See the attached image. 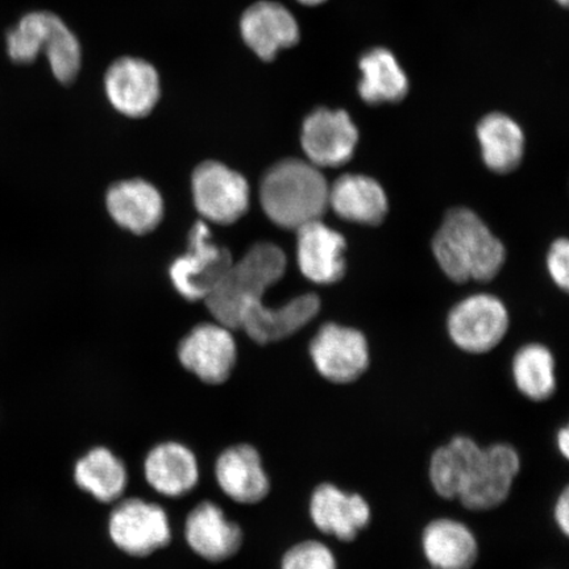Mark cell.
Returning <instances> with one entry per match:
<instances>
[{
  "instance_id": "21",
  "label": "cell",
  "mask_w": 569,
  "mask_h": 569,
  "mask_svg": "<svg viewBox=\"0 0 569 569\" xmlns=\"http://www.w3.org/2000/svg\"><path fill=\"white\" fill-rule=\"evenodd\" d=\"M329 206L348 222L377 226L388 213V198L381 184L360 174H346L333 182Z\"/></svg>"
},
{
  "instance_id": "28",
  "label": "cell",
  "mask_w": 569,
  "mask_h": 569,
  "mask_svg": "<svg viewBox=\"0 0 569 569\" xmlns=\"http://www.w3.org/2000/svg\"><path fill=\"white\" fill-rule=\"evenodd\" d=\"M517 390L532 402L549 401L557 391L555 359L549 348L532 343L521 348L511 362Z\"/></svg>"
},
{
  "instance_id": "12",
  "label": "cell",
  "mask_w": 569,
  "mask_h": 569,
  "mask_svg": "<svg viewBox=\"0 0 569 569\" xmlns=\"http://www.w3.org/2000/svg\"><path fill=\"white\" fill-rule=\"evenodd\" d=\"M309 515L311 522L325 536L348 543L371 523L372 509L361 495L323 482L312 490Z\"/></svg>"
},
{
  "instance_id": "27",
  "label": "cell",
  "mask_w": 569,
  "mask_h": 569,
  "mask_svg": "<svg viewBox=\"0 0 569 569\" xmlns=\"http://www.w3.org/2000/svg\"><path fill=\"white\" fill-rule=\"evenodd\" d=\"M482 159L496 173H509L523 158L525 137L513 119L503 113H490L478 126Z\"/></svg>"
},
{
  "instance_id": "31",
  "label": "cell",
  "mask_w": 569,
  "mask_h": 569,
  "mask_svg": "<svg viewBox=\"0 0 569 569\" xmlns=\"http://www.w3.org/2000/svg\"><path fill=\"white\" fill-rule=\"evenodd\" d=\"M553 521L558 529L568 537L569 533V489L561 490L553 505Z\"/></svg>"
},
{
  "instance_id": "14",
  "label": "cell",
  "mask_w": 569,
  "mask_h": 569,
  "mask_svg": "<svg viewBox=\"0 0 569 569\" xmlns=\"http://www.w3.org/2000/svg\"><path fill=\"white\" fill-rule=\"evenodd\" d=\"M358 141V128L343 110L318 109L305 119L302 148L317 168L345 166L352 159Z\"/></svg>"
},
{
  "instance_id": "15",
  "label": "cell",
  "mask_w": 569,
  "mask_h": 569,
  "mask_svg": "<svg viewBox=\"0 0 569 569\" xmlns=\"http://www.w3.org/2000/svg\"><path fill=\"white\" fill-rule=\"evenodd\" d=\"M240 34L260 60L269 62L281 49L298 44L300 26L287 7L273 0H260L241 16Z\"/></svg>"
},
{
  "instance_id": "30",
  "label": "cell",
  "mask_w": 569,
  "mask_h": 569,
  "mask_svg": "<svg viewBox=\"0 0 569 569\" xmlns=\"http://www.w3.org/2000/svg\"><path fill=\"white\" fill-rule=\"evenodd\" d=\"M547 267L555 283L563 290L569 287V243L567 239H559L552 244Z\"/></svg>"
},
{
  "instance_id": "18",
  "label": "cell",
  "mask_w": 569,
  "mask_h": 569,
  "mask_svg": "<svg viewBox=\"0 0 569 569\" xmlns=\"http://www.w3.org/2000/svg\"><path fill=\"white\" fill-rule=\"evenodd\" d=\"M218 486L238 503H259L269 495L270 480L260 453L251 445L227 448L216 462Z\"/></svg>"
},
{
  "instance_id": "33",
  "label": "cell",
  "mask_w": 569,
  "mask_h": 569,
  "mask_svg": "<svg viewBox=\"0 0 569 569\" xmlns=\"http://www.w3.org/2000/svg\"><path fill=\"white\" fill-rule=\"evenodd\" d=\"M298 2L305 6H318L320 3L326 2V0H298Z\"/></svg>"
},
{
  "instance_id": "11",
  "label": "cell",
  "mask_w": 569,
  "mask_h": 569,
  "mask_svg": "<svg viewBox=\"0 0 569 569\" xmlns=\"http://www.w3.org/2000/svg\"><path fill=\"white\" fill-rule=\"evenodd\" d=\"M178 358L187 371L209 386H222L237 365V343L222 325L197 326L180 343Z\"/></svg>"
},
{
  "instance_id": "19",
  "label": "cell",
  "mask_w": 569,
  "mask_h": 569,
  "mask_svg": "<svg viewBox=\"0 0 569 569\" xmlns=\"http://www.w3.org/2000/svg\"><path fill=\"white\" fill-rule=\"evenodd\" d=\"M298 234V264L312 282H338L346 272L343 258L346 240L320 220L300 227Z\"/></svg>"
},
{
  "instance_id": "20",
  "label": "cell",
  "mask_w": 569,
  "mask_h": 569,
  "mask_svg": "<svg viewBox=\"0 0 569 569\" xmlns=\"http://www.w3.org/2000/svg\"><path fill=\"white\" fill-rule=\"evenodd\" d=\"M422 551L432 569H472L480 547L475 532L459 519L440 517L426 525Z\"/></svg>"
},
{
  "instance_id": "32",
  "label": "cell",
  "mask_w": 569,
  "mask_h": 569,
  "mask_svg": "<svg viewBox=\"0 0 569 569\" xmlns=\"http://www.w3.org/2000/svg\"><path fill=\"white\" fill-rule=\"evenodd\" d=\"M555 443H557L558 451L565 459L569 458V429L567 426L561 427L559 431L557 432V440H555Z\"/></svg>"
},
{
  "instance_id": "23",
  "label": "cell",
  "mask_w": 569,
  "mask_h": 569,
  "mask_svg": "<svg viewBox=\"0 0 569 569\" xmlns=\"http://www.w3.org/2000/svg\"><path fill=\"white\" fill-rule=\"evenodd\" d=\"M107 209L123 229L142 234L160 224L163 203L159 190L151 183L131 180L113 184L107 194Z\"/></svg>"
},
{
  "instance_id": "6",
  "label": "cell",
  "mask_w": 569,
  "mask_h": 569,
  "mask_svg": "<svg viewBox=\"0 0 569 569\" xmlns=\"http://www.w3.org/2000/svg\"><path fill=\"white\" fill-rule=\"evenodd\" d=\"M229 249L212 243L209 227L198 222L190 232L187 254L170 268V277L181 296L189 301L206 300L232 266Z\"/></svg>"
},
{
  "instance_id": "8",
  "label": "cell",
  "mask_w": 569,
  "mask_h": 569,
  "mask_svg": "<svg viewBox=\"0 0 569 569\" xmlns=\"http://www.w3.org/2000/svg\"><path fill=\"white\" fill-rule=\"evenodd\" d=\"M310 356L317 372L337 386L358 381L371 362L365 333L336 323H327L317 332Z\"/></svg>"
},
{
  "instance_id": "1",
  "label": "cell",
  "mask_w": 569,
  "mask_h": 569,
  "mask_svg": "<svg viewBox=\"0 0 569 569\" xmlns=\"http://www.w3.org/2000/svg\"><path fill=\"white\" fill-rule=\"evenodd\" d=\"M440 268L455 282L495 279L505 261V248L471 210L447 213L432 241Z\"/></svg>"
},
{
  "instance_id": "2",
  "label": "cell",
  "mask_w": 569,
  "mask_h": 569,
  "mask_svg": "<svg viewBox=\"0 0 569 569\" xmlns=\"http://www.w3.org/2000/svg\"><path fill=\"white\" fill-rule=\"evenodd\" d=\"M329 191L319 168L289 159L276 163L262 178L260 202L273 223L298 230L323 217L329 208Z\"/></svg>"
},
{
  "instance_id": "17",
  "label": "cell",
  "mask_w": 569,
  "mask_h": 569,
  "mask_svg": "<svg viewBox=\"0 0 569 569\" xmlns=\"http://www.w3.org/2000/svg\"><path fill=\"white\" fill-rule=\"evenodd\" d=\"M319 310L320 301L316 295L297 297L279 309L259 301L247 306L239 329H243L256 343H274L295 336L317 317Z\"/></svg>"
},
{
  "instance_id": "5",
  "label": "cell",
  "mask_w": 569,
  "mask_h": 569,
  "mask_svg": "<svg viewBox=\"0 0 569 569\" xmlns=\"http://www.w3.org/2000/svg\"><path fill=\"white\" fill-rule=\"evenodd\" d=\"M521 457L509 443L482 447L458 501L468 510H493L508 500L521 472Z\"/></svg>"
},
{
  "instance_id": "13",
  "label": "cell",
  "mask_w": 569,
  "mask_h": 569,
  "mask_svg": "<svg viewBox=\"0 0 569 569\" xmlns=\"http://www.w3.org/2000/svg\"><path fill=\"white\" fill-rule=\"evenodd\" d=\"M104 89L113 109L126 117L142 118L159 102L160 76L151 62L122 57L107 69Z\"/></svg>"
},
{
  "instance_id": "9",
  "label": "cell",
  "mask_w": 569,
  "mask_h": 569,
  "mask_svg": "<svg viewBox=\"0 0 569 569\" xmlns=\"http://www.w3.org/2000/svg\"><path fill=\"white\" fill-rule=\"evenodd\" d=\"M447 329L453 345L461 351L487 353L507 336L508 311L493 296H472L455 306L448 317Z\"/></svg>"
},
{
  "instance_id": "4",
  "label": "cell",
  "mask_w": 569,
  "mask_h": 569,
  "mask_svg": "<svg viewBox=\"0 0 569 569\" xmlns=\"http://www.w3.org/2000/svg\"><path fill=\"white\" fill-rule=\"evenodd\" d=\"M6 47L10 59L20 66L34 62L44 51L53 76L63 84L73 82L80 73V40L53 12L27 13L17 27L7 32Z\"/></svg>"
},
{
  "instance_id": "24",
  "label": "cell",
  "mask_w": 569,
  "mask_h": 569,
  "mask_svg": "<svg viewBox=\"0 0 569 569\" xmlns=\"http://www.w3.org/2000/svg\"><path fill=\"white\" fill-rule=\"evenodd\" d=\"M481 448L471 437L458 436L432 452L429 479L439 497L458 501Z\"/></svg>"
},
{
  "instance_id": "16",
  "label": "cell",
  "mask_w": 569,
  "mask_h": 569,
  "mask_svg": "<svg viewBox=\"0 0 569 569\" xmlns=\"http://www.w3.org/2000/svg\"><path fill=\"white\" fill-rule=\"evenodd\" d=\"M184 539L198 557L219 563L237 555L243 545V531L230 521L219 505L198 503L184 522Z\"/></svg>"
},
{
  "instance_id": "10",
  "label": "cell",
  "mask_w": 569,
  "mask_h": 569,
  "mask_svg": "<svg viewBox=\"0 0 569 569\" xmlns=\"http://www.w3.org/2000/svg\"><path fill=\"white\" fill-rule=\"evenodd\" d=\"M193 194L199 213L218 224L237 222L249 206L246 178L216 161L204 162L196 169Z\"/></svg>"
},
{
  "instance_id": "29",
  "label": "cell",
  "mask_w": 569,
  "mask_h": 569,
  "mask_svg": "<svg viewBox=\"0 0 569 569\" xmlns=\"http://www.w3.org/2000/svg\"><path fill=\"white\" fill-rule=\"evenodd\" d=\"M281 569H338V560L329 546L310 539L284 552Z\"/></svg>"
},
{
  "instance_id": "26",
  "label": "cell",
  "mask_w": 569,
  "mask_h": 569,
  "mask_svg": "<svg viewBox=\"0 0 569 569\" xmlns=\"http://www.w3.org/2000/svg\"><path fill=\"white\" fill-rule=\"evenodd\" d=\"M74 480L96 500L110 503L124 493L128 473L124 462L109 448L96 447L77 461Z\"/></svg>"
},
{
  "instance_id": "25",
  "label": "cell",
  "mask_w": 569,
  "mask_h": 569,
  "mask_svg": "<svg viewBox=\"0 0 569 569\" xmlns=\"http://www.w3.org/2000/svg\"><path fill=\"white\" fill-rule=\"evenodd\" d=\"M359 67L362 73L359 92L366 103H396L408 96V76L388 49H371L362 54Z\"/></svg>"
},
{
  "instance_id": "7",
  "label": "cell",
  "mask_w": 569,
  "mask_h": 569,
  "mask_svg": "<svg viewBox=\"0 0 569 569\" xmlns=\"http://www.w3.org/2000/svg\"><path fill=\"white\" fill-rule=\"evenodd\" d=\"M112 543L130 557L144 558L172 539L167 511L141 498H128L117 505L109 519Z\"/></svg>"
},
{
  "instance_id": "22",
  "label": "cell",
  "mask_w": 569,
  "mask_h": 569,
  "mask_svg": "<svg viewBox=\"0 0 569 569\" xmlns=\"http://www.w3.org/2000/svg\"><path fill=\"white\" fill-rule=\"evenodd\" d=\"M144 475L156 492L167 497H181L197 486L198 460L193 451L184 445L161 443L147 455Z\"/></svg>"
},
{
  "instance_id": "34",
  "label": "cell",
  "mask_w": 569,
  "mask_h": 569,
  "mask_svg": "<svg viewBox=\"0 0 569 569\" xmlns=\"http://www.w3.org/2000/svg\"><path fill=\"white\" fill-rule=\"evenodd\" d=\"M557 2L561 6H568V0H557Z\"/></svg>"
},
{
  "instance_id": "3",
  "label": "cell",
  "mask_w": 569,
  "mask_h": 569,
  "mask_svg": "<svg viewBox=\"0 0 569 569\" xmlns=\"http://www.w3.org/2000/svg\"><path fill=\"white\" fill-rule=\"evenodd\" d=\"M287 269V256L270 243L256 244L229 272L217 289L206 298L212 317L219 325L238 330L248 305L262 301L266 291L281 279Z\"/></svg>"
}]
</instances>
